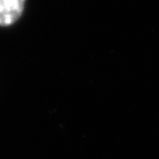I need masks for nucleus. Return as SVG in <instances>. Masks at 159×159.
I'll use <instances>...</instances> for the list:
<instances>
[{"mask_svg": "<svg viewBox=\"0 0 159 159\" xmlns=\"http://www.w3.org/2000/svg\"><path fill=\"white\" fill-rule=\"evenodd\" d=\"M25 0H0V26H10L20 17Z\"/></svg>", "mask_w": 159, "mask_h": 159, "instance_id": "obj_1", "label": "nucleus"}]
</instances>
